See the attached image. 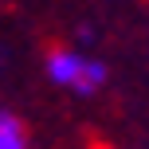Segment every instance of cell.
Here are the masks:
<instances>
[{"label":"cell","mask_w":149,"mask_h":149,"mask_svg":"<svg viewBox=\"0 0 149 149\" xmlns=\"http://www.w3.org/2000/svg\"><path fill=\"white\" fill-rule=\"evenodd\" d=\"M43 59H47V74L55 82H67V86H94V82H102V71L86 67L82 59H74L63 43H47Z\"/></svg>","instance_id":"6da1fadb"},{"label":"cell","mask_w":149,"mask_h":149,"mask_svg":"<svg viewBox=\"0 0 149 149\" xmlns=\"http://www.w3.org/2000/svg\"><path fill=\"white\" fill-rule=\"evenodd\" d=\"M31 145V126L12 110H0V149H24Z\"/></svg>","instance_id":"7a4b0ae2"}]
</instances>
